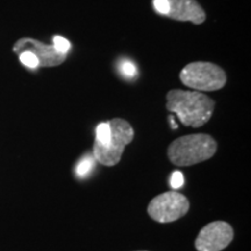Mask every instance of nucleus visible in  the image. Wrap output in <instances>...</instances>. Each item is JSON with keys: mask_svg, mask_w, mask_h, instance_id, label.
Returning a JSON list of instances; mask_svg holds the SVG:
<instances>
[{"mask_svg": "<svg viewBox=\"0 0 251 251\" xmlns=\"http://www.w3.org/2000/svg\"><path fill=\"white\" fill-rule=\"evenodd\" d=\"M215 101L199 91L171 90L166 94V109L184 126L199 128L211 120Z\"/></svg>", "mask_w": 251, "mask_h": 251, "instance_id": "1", "label": "nucleus"}, {"mask_svg": "<svg viewBox=\"0 0 251 251\" xmlns=\"http://www.w3.org/2000/svg\"><path fill=\"white\" fill-rule=\"evenodd\" d=\"M218 143L211 135L191 134L176 139L168 148L172 164L191 166L205 162L215 155Z\"/></svg>", "mask_w": 251, "mask_h": 251, "instance_id": "2", "label": "nucleus"}, {"mask_svg": "<svg viewBox=\"0 0 251 251\" xmlns=\"http://www.w3.org/2000/svg\"><path fill=\"white\" fill-rule=\"evenodd\" d=\"M108 124L111 128L109 142L103 146L97 140L94 141L93 157L100 164L114 166L120 162L126 146L134 140V129L129 122L120 118L112 119Z\"/></svg>", "mask_w": 251, "mask_h": 251, "instance_id": "3", "label": "nucleus"}, {"mask_svg": "<svg viewBox=\"0 0 251 251\" xmlns=\"http://www.w3.org/2000/svg\"><path fill=\"white\" fill-rule=\"evenodd\" d=\"M179 78L185 86L194 91H218L227 83L224 69L211 62H192L185 65Z\"/></svg>", "mask_w": 251, "mask_h": 251, "instance_id": "4", "label": "nucleus"}, {"mask_svg": "<svg viewBox=\"0 0 251 251\" xmlns=\"http://www.w3.org/2000/svg\"><path fill=\"white\" fill-rule=\"evenodd\" d=\"M190 209V201L184 194L165 192L153 198L148 205V214L153 221L169 224L183 218Z\"/></svg>", "mask_w": 251, "mask_h": 251, "instance_id": "5", "label": "nucleus"}, {"mask_svg": "<svg viewBox=\"0 0 251 251\" xmlns=\"http://www.w3.org/2000/svg\"><path fill=\"white\" fill-rule=\"evenodd\" d=\"M234 238V229L228 222L214 221L206 225L196 238L198 251H221L231 243Z\"/></svg>", "mask_w": 251, "mask_h": 251, "instance_id": "6", "label": "nucleus"}, {"mask_svg": "<svg viewBox=\"0 0 251 251\" xmlns=\"http://www.w3.org/2000/svg\"><path fill=\"white\" fill-rule=\"evenodd\" d=\"M13 51L20 55L24 51H29L39 61V67L41 68H52L58 67L67 59L68 54H63L56 50L54 46L46 45L39 40L31 37H23L18 40L13 46Z\"/></svg>", "mask_w": 251, "mask_h": 251, "instance_id": "7", "label": "nucleus"}, {"mask_svg": "<svg viewBox=\"0 0 251 251\" xmlns=\"http://www.w3.org/2000/svg\"><path fill=\"white\" fill-rule=\"evenodd\" d=\"M169 11L166 18L177 21H191L200 25L206 20V13L196 0H168Z\"/></svg>", "mask_w": 251, "mask_h": 251, "instance_id": "8", "label": "nucleus"}, {"mask_svg": "<svg viewBox=\"0 0 251 251\" xmlns=\"http://www.w3.org/2000/svg\"><path fill=\"white\" fill-rule=\"evenodd\" d=\"M96 140L99 143L103 144V146L108 144L109 139H111V128H109L108 122H101V124L98 125L96 129Z\"/></svg>", "mask_w": 251, "mask_h": 251, "instance_id": "9", "label": "nucleus"}, {"mask_svg": "<svg viewBox=\"0 0 251 251\" xmlns=\"http://www.w3.org/2000/svg\"><path fill=\"white\" fill-rule=\"evenodd\" d=\"M94 166V157H85L84 159H81L79 162V164L77 165V175L80 176V177H84L86 176L89 172L92 170V168Z\"/></svg>", "mask_w": 251, "mask_h": 251, "instance_id": "10", "label": "nucleus"}, {"mask_svg": "<svg viewBox=\"0 0 251 251\" xmlns=\"http://www.w3.org/2000/svg\"><path fill=\"white\" fill-rule=\"evenodd\" d=\"M19 58H20V62L23 63L24 65H26L28 68L35 69L39 68V61L37 58L29 51H24L19 55Z\"/></svg>", "mask_w": 251, "mask_h": 251, "instance_id": "11", "label": "nucleus"}, {"mask_svg": "<svg viewBox=\"0 0 251 251\" xmlns=\"http://www.w3.org/2000/svg\"><path fill=\"white\" fill-rule=\"evenodd\" d=\"M52 41H54V45H52V46L55 47L57 51L63 52V54H68V51H69V49H70L71 45L67 39H64V37H62V36L56 35V36H54Z\"/></svg>", "mask_w": 251, "mask_h": 251, "instance_id": "12", "label": "nucleus"}, {"mask_svg": "<svg viewBox=\"0 0 251 251\" xmlns=\"http://www.w3.org/2000/svg\"><path fill=\"white\" fill-rule=\"evenodd\" d=\"M121 72L126 77H134L136 75V67L131 62L126 61L121 64Z\"/></svg>", "mask_w": 251, "mask_h": 251, "instance_id": "13", "label": "nucleus"}, {"mask_svg": "<svg viewBox=\"0 0 251 251\" xmlns=\"http://www.w3.org/2000/svg\"><path fill=\"white\" fill-rule=\"evenodd\" d=\"M170 184L172 188H179L184 185V175L180 171H175L171 175Z\"/></svg>", "mask_w": 251, "mask_h": 251, "instance_id": "14", "label": "nucleus"}, {"mask_svg": "<svg viewBox=\"0 0 251 251\" xmlns=\"http://www.w3.org/2000/svg\"><path fill=\"white\" fill-rule=\"evenodd\" d=\"M153 6L158 13L165 15L169 11V2L168 0H153Z\"/></svg>", "mask_w": 251, "mask_h": 251, "instance_id": "15", "label": "nucleus"}, {"mask_svg": "<svg viewBox=\"0 0 251 251\" xmlns=\"http://www.w3.org/2000/svg\"><path fill=\"white\" fill-rule=\"evenodd\" d=\"M169 120H170V124H171V127L174 128V129H177L178 126L175 124V118L174 117H169Z\"/></svg>", "mask_w": 251, "mask_h": 251, "instance_id": "16", "label": "nucleus"}, {"mask_svg": "<svg viewBox=\"0 0 251 251\" xmlns=\"http://www.w3.org/2000/svg\"><path fill=\"white\" fill-rule=\"evenodd\" d=\"M136 251H147V250H136Z\"/></svg>", "mask_w": 251, "mask_h": 251, "instance_id": "17", "label": "nucleus"}]
</instances>
